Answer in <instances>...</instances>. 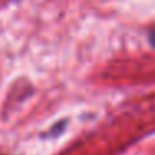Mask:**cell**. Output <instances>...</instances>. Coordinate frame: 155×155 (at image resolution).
Segmentation results:
<instances>
[{
	"label": "cell",
	"instance_id": "obj_1",
	"mask_svg": "<svg viewBox=\"0 0 155 155\" xmlns=\"http://www.w3.org/2000/svg\"><path fill=\"white\" fill-rule=\"evenodd\" d=\"M148 40H150V42H152V45L155 47V30H152V32H150V35H148Z\"/></svg>",
	"mask_w": 155,
	"mask_h": 155
}]
</instances>
